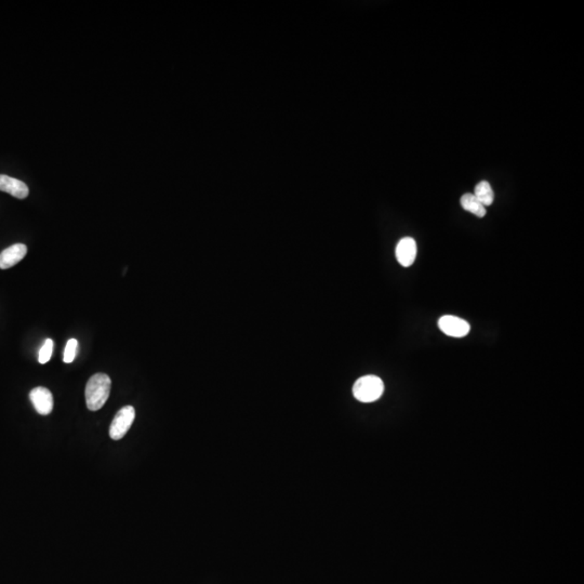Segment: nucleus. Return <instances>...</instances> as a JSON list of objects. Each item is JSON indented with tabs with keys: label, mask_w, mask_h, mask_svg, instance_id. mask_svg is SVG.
Returning <instances> with one entry per match:
<instances>
[{
	"label": "nucleus",
	"mask_w": 584,
	"mask_h": 584,
	"mask_svg": "<svg viewBox=\"0 0 584 584\" xmlns=\"http://www.w3.org/2000/svg\"><path fill=\"white\" fill-rule=\"evenodd\" d=\"M461 206L465 212H471L474 216L483 218L486 216V207L483 206L475 195L467 193L461 197Z\"/></svg>",
	"instance_id": "1a4fd4ad"
},
{
	"label": "nucleus",
	"mask_w": 584,
	"mask_h": 584,
	"mask_svg": "<svg viewBox=\"0 0 584 584\" xmlns=\"http://www.w3.org/2000/svg\"><path fill=\"white\" fill-rule=\"evenodd\" d=\"M135 419V410L132 406H126L121 408L112 422L110 427V436L112 440H119L130 430L131 425Z\"/></svg>",
	"instance_id": "7ed1b4c3"
},
{
	"label": "nucleus",
	"mask_w": 584,
	"mask_h": 584,
	"mask_svg": "<svg viewBox=\"0 0 584 584\" xmlns=\"http://www.w3.org/2000/svg\"><path fill=\"white\" fill-rule=\"evenodd\" d=\"M52 352H53V341L51 339L46 340L38 354V361L40 363H47L51 359Z\"/></svg>",
	"instance_id": "9b49d317"
},
{
	"label": "nucleus",
	"mask_w": 584,
	"mask_h": 584,
	"mask_svg": "<svg viewBox=\"0 0 584 584\" xmlns=\"http://www.w3.org/2000/svg\"><path fill=\"white\" fill-rule=\"evenodd\" d=\"M474 195L485 207L490 206L495 200L494 191L487 181L479 182L474 189Z\"/></svg>",
	"instance_id": "9d476101"
},
{
	"label": "nucleus",
	"mask_w": 584,
	"mask_h": 584,
	"mask_svg": "<svg viewBox=\"0 0 584 584\" xmlns=\"http://www.w3.org/2000/svg\"><path fill=\"white\" fill-rule=\"evenodd\" d=\"M30 398L40 415H47L51 413L53 409V396L48 388L42 386L35 388L30 393Z\"/></svg>",
	"instance_id": "423d86ee"
},
{
	"label": "nucleus",
	"mask_w": 584,
	"mask_h": 584,
	"mask_svg": "<svg viewBox=\"0 0 584 584\" xmlns=\"http://www.w3.org/2000/svg\"><path fill=\"white\" fill-rule=\"evenodd\" d=\"M0 191H6L19 199L26 198L30 193V189L24 182L5 175H0Z\"/></svg>",
	"instance_id": "6e6552de"
},
{
	"label": "nucleus",
	"mask_w": 584,
	"mask_h": 584,
	"mask_svg": "<svg viewBox=\"0 0 584 584\" xmlns=\"http://www.w3.org/2000/svg\"><path fill=\"white\" fill-rule=\"evenodd\" d=\"M384 392L383 381L377 376H365L356 381L353 394L361 403H372L382 396Z\"/></svg>",
	"instance_id": "f03ea898"
},
{
	"label": "nucleus",
	"mask_w": 584,
	"mask_h": 584,
	"mask_svg": "<svg viewBox=\"0 0 584 584\" xmlns=\"http://www.w3.org/2000/svg\"><path fill=\"white\" fill-rule=\"evenodd\" d=\"M78 342L76 339H71L67 342L65 350H64V363H71L76 357Z\"/></svg>",
	"instance_id": "f8f14e48"
},
{
	"label": "nucleus",
	"mask_w": 584,
	"mask_h": 584,
	"mask_svg": "<svg viewBox=\"0 0 584 584\" xmlns=\"http://www.w3.org/2000/svg\"><path fill=\"white\" fill-rule=\"evenodd\" d=\"M111 378L105 373H96L89 379L86 386L87 407L91 411L101 409L111 393Z\"/></svg>",
	"instance_id": "f257e3e1"
},
{
	"label": "nucleus",
	"mask_w": 584,
	"mask_h": 584,
	"mask_svg": "<svg viewBox=\"0 0 584 584\" xmlns=\"http://www.w3.org/2000/svg\"><path fill=\"white\" fill-rule=\"evenodd\" d=\"M417 243L411 237H404L398 241L396 246V259L398 263L404 268H409L413 266L417 258Z\"/></svg>",
	"instance_id": "39448f33"
},
{
	"label": "nucleus",
	"mask_w": 584,
	"mask_h": 584,
	"mask_svg": "<svg viewBox=\"0 0 584 584\" xmlns=\"http://www.w3.org/2000/svg\"><path fill=\"white\" fill-rule=\"evenodd\" d=\"M27 253V247L23 243H15L0 253V268L7 270L17 266L24 259Z\"/></svg>",
	"instance_id": "0eeeda50"
},
{
	"label": "nucleus",
	"mask_w": 584,
	"mask_h": 584,
	"mask_svg": "<svg viewBox=\"0 0 584 584\" xmlns=\"http://www.w3.org/2000/svg\"><path fill=\"white\" fill-rule=\"evenodd\" d=\"M438 327L446 336L463 338L471 329L469 323L460 317L445 315L438 320Z\"/></svg>",
	"instance_id": "20e7f679"
}]
</instances>
